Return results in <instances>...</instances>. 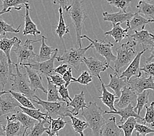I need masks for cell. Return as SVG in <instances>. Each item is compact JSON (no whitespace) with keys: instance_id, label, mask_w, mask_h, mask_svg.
I'll list each match as a JSON object with an SVG mask.
<instances>
[{"instance_id":"6da1fadb","label":"cell","mask_w":154,"mask_h":136,"mask_svg":"<svg viewBox=\"0 0 154 136\" xmlns=\"http://www.w3.org/2000/svg\"><path fill=\"white\" fill-rule=\"evenodd\" d=\"M104 111L97 103L90 101L87 107L82 110V115L85 118L94 135H100V131L106 120L104 118Z\"/></svg>"},{"instance_id":"7a4b0ae2","label":"cell","mask_w":154,"mask_h":136,"mask_svg":"<svg viewBox=\"0 0 154 136\" xmlns=\"http://www.w3.org/2000/svg\"><path fill=\"white\" fill-rule=\"evenodd\" d=\"M65 11L70 17L74 25L76 34V41L79 47H82V32L85 20L87 18L85 9L82 5V2L80 0H72V4L68 5Z\"/></svg>"},{"instance_id":"3957f363","label":"cell","mask_w":154,"mask_h":136,"mask_svg":"<svg viewBox=\"0 0 154 136\" xmlns=\"http://www.w3.org/2000/svg\"><path fill=\"white\" fill-rule=\"evenodd\" d=\"M137 45L134 41H129L116 48L117 58L114 61L113 71L119 73L121 69L128 65L133 60L137 54L135 49Z\"/></svg>"},{"instance_id":"277c9868","label":"cell","mask_w":154,"mask_h":136,"mask_svg":"<svg viewBox=\"0 0 154 136\" xmlns=\"http://www.w3.org/2000/svg\"><path fill=\"white\" fill-rule=\"evenodd\" d=\"M13 64L15 66L16 73L10 78L13 82L11 89L10 90L23 94L32 100L35 96V91L31 88L27 74L21 71L19 65L17 63L13 62Z\"/></svg>"},{"instance_id":"5b68a950","label":"cell","mask_w":154,"mask_h":136,"mask_svg":"<svg viewBox=\"0 0 154 136\" xmlns=\"http://www.w3.org/2000/svg\"><path fill=\"white\" fill-rule=\"evenodd\" d=\"M34 98L37 99V100L32 99V101L38 105L42 106L43 110H45L46 113L48 114V115L52 118L57 119L58 117L64 118V117H66L68 112L72 113L71 108L68 107L67 103L64 101H43L36 95H35Z\"/></svg>"},{"instance_id":"8992f818","label":"cell","mask_w":154,"mask_h":136,"mask_svg":"<svg viewBox=\"0 0 154 136\" xmlns=\"http://www.w3.org/2000/svg\"><path fill=\"white\" fill-rule=\"evenodd\" d=\"M93 45L91 43L89 46L86 47H79L78 49L71 48L68 50H65L63 54L60 56H57L56 60L58 62H63L74 68L75 70L79 71L82 59L85 57L87 51L93 49Z\"/></svg>"},{"instance_id":"52a82bcc","label":"cell","mask_w":154,"mask_h":136,"mask_svg":"<svg viewBox=\"0 0 154 136\" xmlns=\"http://www.w3.org/2000/svg\"><path fill=\"white\" fill-rule=\"evenodd\" d=\"M41 40L42 39L38 40L26 39L23 45H20L21 40L17 43L15 49L13 50V52L17 58L18 64L22 65L24 64L32 63L33 62L35 61L37 54L34 53L32 44L41 41Z\"/></svg>"},{"instance_id":"ba28073f","label":"cell","mask_w":154,"mask_h":136,"mask_svg":"<svg viewBox=\"0 0 154 136\" xmlns=\"http://www.w3.org/2000/svg\"><path fill=\"white\" fill-rule=\"evenodd\" d=\"M81 38L82 39H87L88 41L92 43L97 53L100 56H103L109 65L111 62H114L116 60L117 56H115L112 52V48L114 47V45L111 42L106 43L104 41H100V40L91 39L86 35H82Z\"/></svg>"},{"instance_id":"9c48e42d","label":"cell","mask_w":154,"mask_h":136,"mask_svg":"<svg viewBox=\"0 0 154 136\" xmlns=\"http://www.w3.org/2000/svg\"><path fill=\"white\" fill-rule=\"evenodd\" d=\"M127 85L134 92L138 94L146 90H152L154 92V78L152 76L142 75L131 79L127 83Z\"/></svg>"},{"instance_id":"30bf717a","label":"cell","mask_w":154,"mask_h":136,"mask_svg":"<svg viewBox=\"0 0 154 136\" xmlns=\"http://www.w3.org/2000/svg\"><path fill=\"white\" fill-rule=\"evenodd\" d=\"M82 63H84L89 69L91 75L93 77H96L98 79L101 81L100 73L105 71L108 68H110L112 70H114L112 67L109 65L107 62L100 61L94 57H84L82 60Z\"/></svg>"},{"instance_id":"8fae6325","label":"cell","mask_w":154,"mask_h":136,"mask_svg":"<svg viewBox=\"0 0 154 136\" xmlns=\"http://www.w3.org/2000/svg\"><path fill=\"white\" fill-rule=\"evenodd\" d=\"M58 53V49L57 48L56 51L53 54V56L49 60L44 62H37L34 61L32 63L24 64L20 66L28 65L37 71L39 74L42 76H49L52 75L54 69V60H56L57 54Z\"/></svg>"},{"instance_id":"7c38bea8","label":"cell","mask_w":154,"mask_h":136,"mask_svg":"<svg viewBox=\"0 0 154 136\" xmlns=\"http://www.w3.org/2000/svg\"><path fill=\"white\" fill-rule=\"evenodd\" d=\"M14 75L13 73V66L9 64L8 59L5 53L1 50L0 52V85L2 86V90H4V87Z\"/></svg>"},{"instance_id":"4fadbf2b","label":"cell","mask_w":154,"mask_h":136,"mask_svg":"<svg viewBox=\"0 0 154 136\" xmlns=\"http://www.w3.org/2000/svg\"><path fill=\"white\" fill-rule=\"evenodd\" d=\"M146 51V49H143L141 52L137 53L136 56L131 63L128 65V67L122 74L119 76L120 77H125L127 79V81H128L133 77H137L142 75V71L140 70V60L142 54Z\"/></svg>"},{"instance_id":"5bb4252c","label":"cell","mask_w":154,"mask_h":136,"mask_svg":"<svg viewBox=\"0 0 154 136\" xmlns=\"http://www.w3.org/2000/svg\"><path fill=\"white\" fill-rule=\"evenodd\" d=\"M20 104L10 93H7L0 97V116L16 112V107Z\"/></svg>"},{"instance_id":"9a60e30c","label":"cell","mask_w":154,"mask_h":136,"mask_svg":"<svg viewBox=\"0 0 154 136\" xmlns=\"http://www.w3.org/2000/svg\"><path fill=\"white\" fill-rule=\"evenodd\" d=\"M137 94L129 86H127V85L125 86L122 89L120 97L116 99L115 106L119 109L125 107L131 104H133L134 105L137 101Z\"/></svg>"},{"instance_id":"2e32d148","label":"cell","mask_w":154,"mask_h":136,"mask_svg":"<svg viewBox=\"0 0 154 136\" xmlns=\"http://www.w3.org/2000/svg\"><path fill=\"white\" fill-rule=\"evenodd\" d=\"M23 67L25 69L26 72L29 83H30V85L32 89L35 91L36 90H40L43 93L47 94V90L44 87L42 83V76L30 66L23 65Z\"/></svg>"},{"instance_id":"e0dca14e","label":"cell","mask_w":154,"mask_h":136,"mask_svg":"<svg viewBox=\"0 0 154 136\" xmlns=\"http://www.w3.org/2000/svg\"><path fill=\"white\" fill-rule=\"evenodd\" d=\"M133 32L134 34L129 35V37H131L137 44L142 45L143 49L148 50L149 48L151 47L154 41V35L145 30L140 31L135 30Z\"/></svg>"},{"instance_id":"ac0fdd59","label":"cell","mask_w":154,"mask_h":136,"mask_svg":"<svg viewBox=\"0 0 154 136\" xmlns=\"http://www.w3.org/2000/svg\"><path fill=\"white\" fill-rule=\"evenodd\" d=\"M109 83L105 84L106 88H110L114 91L116 97L118 98L122 94V90L125 86L127 85V81L125 77H120L119 73H115L109 74Z\"/></svg>"},{"instance_id":"d6986e66","label":"cell","mask_w":154,"mask_h":136,"mask_svg":"<svg viewBox=\"0 0 154 136\" xmlns=\"http://www.w3.org/2000/svg\"><path fill=\"white\" fill-rule=\"evenodd\" d=\"M11 119L19 120L21 123L23 128V136L26 135L28 133V131L30 130L34 126V125L38 122V120L32 118L31 116L27 115L26 113H25L22 111H16V113L13 114L11 117Z\"/></svg>"},{"instance_id":"ffe728a7","label":"cell","mask_w":154,"mask_h":136,"mask_svg":"<svg viewBox=\"0 0 154 136\" xmlns=\"http://www.w3.org/2000/svg\"><path fill=\"white\" fill-rule=\"evenodd\" d=\"M134 13L123 12V11L119 10V12L114 13H109L108 12L102 13L103 20L105 22L111 23L112 25L117 23H124L129 20L133 17Z\"/></svg>"},{"instance_id":"44dd1931","label":"cell","mask_w":154,"mask_h":136,"mask_svg":"<svg viewBox=\"0 0 154 136\" xmlns=\"http://www.w3.org/2000/svg\"><path fill=\"white\" fill-rule=\"evenodd\" d=\"M26 9L25 14L23 15L24 18V28L23 29V34L24 36L30 35L35 37L36 35H38L41 34V32H40L38 29L37 26L32 21L30 18V5L28 3L24 5Z\"/></svg>"},{"instance_id":"7402d4cb","label":"cell","mask_w":154,"mask_h":136,"mask_svg":"<svg viewBox=\"0 0 154 136\" xmlns=\"http://www.w3.org/2000/svg\"><path fill=\"white\" fill-rule=\"evenodd\" d=\"M123 130L116 123L115 116H111L106 121L100 131V136H122L123 134Z\"/></svg>"},{"instance_id":"603a6c76","label":"cell","mask_w":154,"mask_h":136,"mask_svg":"<svg viewBox=\"0 0 154 136\" xmlns=\"http://www.w3.org/2000/svg\"><path fill=\"white\" fill-rule=\"evenodd\" d=\"M152 23H154L153 20L143 17L138 13H136L133 17L127 22V26L130 30L140 31L144 30L146 25Z\"/></svg>"},{"instance_id":"cb8c5ba5","label":"cell","mask_w":154,"mask_h":136,"mask_svg":"<svg viewBox=\"0 0 154 136\" xmlns=\"http://www.w3.org/2000/svg\"><path fill=\"white\" fill-rule=\"evenodd\" d=\"M134 107L133 105V104H131L128 106L119 109V110H117L116 111H104V114L119 115L121 116V119L119 121L121 124L124 123L131 116H134V117H136V118L142 120L143 118H142L140 115H138V114L134 111Z\"/></svg>"},{"instance_id":"d4e9b609","label":"cell","mask_w":154,"mask_h":136,"mask_svg":"<svg viewBox=\"0 0 154 136\" xmlns=\"http://www.w3.org/2000/svg\"><path fill=\"white\" fill-rule=\"evenodd\" d=\"M129 28L128 27L126 29H123L121 26V23H117L113 25L111 30L106 32L104 33V35L112 37L114 39L116 43H119L122 42L123 39L129 38Z\"/></svg>"},{"instance_id":"484cf974","label":"cell","mask_w":154,"mask_h":136,"mask_svg":"<svg viewBox=\"0 0 154 136\" xmlns=\"http://www.w3.org/2000/svg\"><path fill=\"white\" fill-rule=\"evenodd\" d=\"M101 83V95L98 98L100 99L101 101L103 103L104 105L109 109L110 111H116L117 109L115 107V101L117 98L115 94H112L106 89L104 83L102 80Z\"/></svg>"},{"instance_id":"4316f807","label":"cell","mask_w":154,"mask_h":136,"mask_svg":"<svg viewBox=\"0 0 154 136\" xmlns=\"http://www.w3.org/2000/svg\"><path fill=\"white\" fill-rule=\"evenodd\" d=\"M68 107L71 108L72 114L75 116L78 115L80 110H83L87 107V105L85 102V94L82 91L79 94H75L74 99L69 103Z\"/></svg>"},{"instance_id":"83f0119b","label":"cell","mask_w":154,"mask_h":136,"mask_svg":"<svg viewBox=\"0 0 154 136\" xmlns=\"http://www.w3.org/2000/svg\"><path fill=\"white\" fill-rule=\"evenodd\" d=\"M19 41L20 39H18L17 37H13L11 39H7L6 37H3L2 39H0V50L5 53L8 59L9 65L11 66L13 65V62L11 58V50L13 47L15 46Z\"/></svg>"},{"instance_id":"f1b7e54d","label":"cell","mask_w":154,"mask_h":136,"mask_svg":"<svg viewBox=\"0 0 154 136\" xmlns=\"http://www.w3.org/2000/svg\"><path fill=\"white\" fill-rule=\"evenodd\" d=\"M47 38L45 36H42L41 40V47H40L39 53L35 57V61L44 62L49 60L52 57V55L56 51V49H53L52 47L48 46L45 43Z\"/></svg>"},{"instance_id":"f546056e","label":"cell","mask_w":154,"mask_h":136,"mask_svg":"<svg viewBox=\"0 0 154 136\" xmlns=\"http://www.w3.org/2000/svg\"><path fill=\"white\" fill-rule=\"evenodd\" d=\"M48 118L49 120V130L46 131V134L49 136H58L59 131L65 127L67 122L64 121L63 118H61V117L54 119L49 116Z\"/></svg>"},{"instance_id":"4dcf8cb0","label":"cell","mask_w":154,"mask_h":136,"mask_svg":"<svg viewBox=\"0 0 154 136\" xmlns=\"http://www.w3.org/2000/svg\"><path fill=\"white\" fill-rule=\"evenodd\" d=\"M58 13H59V20H58V24L55 26L56 28V34L58 36L61 41L62 42V44H63L64 46V50H66L65 47V44L63 41V38L65 34H68L69 33V27L66 24L65 20H64V14H63V9L62 7L59 6V8H58Z\"/></svg>"},{"instance_id":"1f68e13d","label":"cell","mask_w":154,"mask_h":136,"mask_svg":"<svg viewBox=\"0 0 154 136\" xmlns=\"http://www.w3.org/2000/svg\"><path fill=\"white\" fill-rule=\"evenodd\" d=\"M7 122L5 126V135L15 136L23 135L22 129H23L21 123L17 120L11 119L9 116L6 117Z\"/></svg>"},{"instance_id":"d6a6232c","label":"cell","mask_w":154,"mask_h":136,"mask_svg":"<svg viewBox=\"0 0 154 136\" xmlns=\"http://www.w3.org/2000/svg\"><path fill=\"white\" fill-rule=\"evenodd\" d=\"M66 116L69 117L71 120V125L76 134L80 135L81 136H84V130L89 128V125L85 121L82 120L77 118L76 116L72 115V113L68 112Z\"/></svg>"},{"instance_id":"836d02e7","label":"cell","mask_w":154,"mask_h":136,"mask_svg":"<svg viewBox=\"0 0 154 136\" xmlns=\"http://www.w3.org/2000/svg\"><path fill=\"white\" fill-rule=\"evenodd\" d=\"M47 81V101H63L59 94L58 87L51 80L49 76H46Z\"/></svg>"},{"instance_id":"e575fe53","label":"cell","mask_w":154,"mask_h":136,"mask_svg":"<svg viewBox=\"0 0 154 136\" xmlns=\"http://www.w3.org/2000/svg\"><path fill=\"white\" fill-rule=\"evenodd\" d=\"M138 12L139 14H144V17L154 22V5L149 4V3L139 1L137 5Z\"/></svg>"},{"instance_id":"d590c367","label":"cell","mask_w":154,"mask_h":136,"mask_svg":"<svg viewBox=\"0 0 154 136\" xmlns=\"http://www.w3.org/2000/svg\"><path fill=\"white\" fill-rule=\"evenodd\" d=\"M19 107L21 109V111L26 113L32 118L35 119L38 121H41L42 120H49L48 118V114L47 113H42L40 109H31V108H26L24 107L21 106L20 105L19 106Z\"/></svg>"},{"instance_id":"8d00e7d4","label":"cell","mask_w":154,"mask_h":136,"mask_svg":"<svg viewBox=\"0 0 154 136\" xmlns=\"http://www.w3.org/2000/svg\"><path fill=\"white\" fill-rule=\"evenodd\" d=\"M149 90H146L143 91L142 92L137 94V104H136V106L134 107V110L138 115H140L143 108L146 105L148 104L149 100Z\"/></svg>"},{"instance_id":"74e56055","label":"cell","mask_w":154,"mask_h":136,"mask_svg":"<svg viewBox=\"0 0 154 136\" xmlns=\"http://www.w3.org/2000/svg\"><path fill=\"white\" fill-rule=\"evenodd\" d=\"M138 119L136 117L131 116L124 123L119 125V127L123 130L125 136H131L133 135V132L134 130L135 125L137 123Z\"/></svg>"},{"instance_id":"f35d334b","label":"cell","mask_w":154,"mask_h":136,"mask_svg":"<svg viewBox=\"0 0 154 136\" xmlns=\"http://www.w3.org/2000/svg\"><path fill=\"white\" fill-rule=\"evenodd\" d=\"M3 3V9L7 10L9 8H14L17 11H20L23 6L28 3V0H2Z\"/></svg>"},{"instance_id":"ab89813d","label":"cell","mask_w":154,"mask_h":136,"mask_svg":"<svg viewBox=\"0 0 154 136\" xmlns=\"http://www.w3.org/2000/svg\"><path fill=\"white\" fill-rule=\"evenodd\" d=\"M49 123V120H42L41 121H38L36 123L34 126L29 131L26 135H31V136H40L42 135L45 132H46L49 130V127H45V124Z\"/></svg>"},{"instance_id":"60d3db41","label":"cell","mask_w":154,"mask_h":136,"mask_svg":"<svg viewBox=\"0 0 154 136\" xmlns=\"http://www.w3.org/2000/svg\"><path fill=\"white\" fill-rule=\"evenodd\" d=\"M9 93L16 99L18 102L21 105V106L24 107L26 108L35 109V107L32 104L30 99L26 96L25 95L19 92H17L13 91L11 90H9Z\"/></svg>"},{"instance_id":"b9f144b4","label":"cell","mask_w":154,"mask_h":136,"mask_svg":"<svg viewBox=\"0 0 154 136\" xmlns=\"http://www.w3.org/2000/svg\"><path fill=\"white\" fill-rule=\"evenodd\" d=\"M20 27L21 25L20 24L18 28H14L12 25L7 24L3 19H0V37H5L7 33H19Z\"/></svg>"},{"instance_id":"7bdbcfd3","label":"cell","mask_w":154,"mask_h":136,"mask_svg":"<svg viewBox=\"0 0 154 136\" xmlns=\"http://www.w3.org/2000/svg\"><path fill=\"white\" fill-rule=\"evenodd\" d=\"M146 115L142 121L144 124H150L154 126V101H152L150 105H145Z\"/></svg>"},{"instance_id":"ee69618b","label":"cell","mask_w":154,"mask_h":136,"mask_svg":"<svg viewBox=\"0 0 154 136\" xmlns=\"http://www.w3.org/2000/svg\"><path fill=\"white\" fill-rule=\"evenodd\" d=\"M109 5L116 7L123 12H127V9L129 7L132 2V0H106Z\"/></svg>"},{"instance_id":"f6af8a7d","label":"cell","mask_w":154,"mask_h":136,"mask_svg":"<svg viewBox=\"0 0 154 136\" xmlns=\"http://www.w3.org/2000/svg\"><path fill=\"white\" fill-rule=\"evenodd\" d=\"M93 81V76L87 71H83L80 76L77 79H74L72 83H79L82 85H88Z\"/></svg>"},{"instance_id":"bcb514c9","label":"cell","mask_w":154,"mask_h":136,"mask_svg":"<svg viewBox=\"0 0 154 136\" xmlns=\"http://www.w3.org/2000/svg\"><path fill=\"white\" fill-rule=\"evenodd\" d=\"M134 130L137 132V135L146 136L149 134L154 133V130L150 128L149 126H147L146 124H141L139 123L136 124Z\"/></svg>"},{"instance_id":"7dc6e473","label":"cell","mask_w":154,"mask_h":136,"mask_svg":"<svg viewBox=\"0 0 154 136\" xmlns=\"http://www.w3.org/2000/svg\"><path fill=\"white\" fill-rule=\"evenodd\" d=\"M58 90L62 100L66 102L68 105L69 103L72 101V99L70 98V95H69L68 87H66L65 84H63V85L58 87Z\"/></svg>"},{"instance_id":"c3c4849f","label":"cell","mask_w":154,"mask_h":136,"mask_svg":"<svg viewBox=\"0 0 154 136\" xmlns=\"http://www.w3.org/2000/svg\"><path fill=\"white\" fill-rule=\"evenodd\" d=\"M141 71L146 73V74L153 77L154 78V62H146V64L140 68Z\"/></svg>"},{"instance_id":"681fc988","label":"cell","mask_w":154,"mask_h":136,"mask_svg":"<svg viewBox=\"0 0 154 136\" xmlns=\"http://www.w3.org/2000/svg\"><path fill=\"white\" fill-rule=\"evenodd\" d=\"M62 78L65 81V86L68 87V86L72 84V82L75 79L72 75V69L71 68H69L67 71L62 75Z\"/></svg>"},{"instance_id":"f907efd6","label":"cell","mask_w":154,"mask_h":136,"mask_svg":"<svg viewBox=\"0 0 154 136\" xmlns=\"http://www.w3.org/2000/svg\"><path fill=\"white\" fill-rule=\"evenodd\" d=\"M49 77H50L51 80L52 81V83L55 84L57 87L63 85V84H65V81L64 80L63 78H62V77L59 74H57V75L52 74V75H49Z\"/></svg>"},{"instance_id":"816d5d0a","label":"cell","mask_w":154,"mask_h":136,"mask_svg":"<svg viewBox=\"0 0 154 136\" xmlns=\"http://www.w3.org/2000/svg\"><path fill=\"white\" fill-rule=\"evenodd\" d=\"M68 68H69L68 64L63 63L62 64L60 65L59 66H58L57 68H54V72L56 73H58V74H59V75L62 76L67 71Z\"/></svg>"},{"instance_id":"f5cc1de1","label":"cell","mask_w":154,"mask_h":136,"mask_svg":"<svg viewBox=\"0 0 154 136\" xmlns=\"http://www.w3.org/2000/svg\"><path fill=\"white\" fill-rule=\"evenodd\" d=\"M53 4L62 7L65 11L69 5V0H53Z\"/></svg>"},{"instance_id":"db71d44e","label":"cell","mask_w":154,"mask_h":136,"mask_svg":"<svg viewBox=\"0 0 154 136\" xmlns=\"http://www.w3.org/2000/svg\"><path fill=\"white\" fill-rule=\"evenodd\" d=\"M148 50H149V52H150V56L146 59V62H149L152 59H154V41L152 44L151 47L149 48Z\"/></svg>"},{"instance_id":"11a10c76","label":"cell","mask_w":154,"mask_h":136,"mask_svg":"<svg viewBox=\"0 0 154 136\" xmlns=\"http://www.w3.org/2000/svg\"><path fill=\"white\" fill-rule=\"evenodd\" d=\"M0 135H5V126L2 121H0Z\"/></svg>"},{"instance_id":"9f6ffc18","label":"cell","mask_w":154,"mask_h":136,"mask_svg":"<svg viewBox=\"0 0 154 136\" xmlns=\"http://www.w3.org/2000/svg\"><path fill=\"white\" fill-rule=\"evenodd\" d=\"M11 10H12V8H9V9H7V10H2V11H0V16H2V14H5V13H7L11 12Z\"/></svg>"},{"instance_id":"6f0895ef","label":"cell","mask_w":154,"mask_h":136,"mask_svg":"<svg viewBox=\"0 0 154 136\" xmlns=\"http://www.w3.org/2000/svg\"><path fill=\"white\" fill-rule=\"evenodd\" d=\"M7 93H9V90L8 91H4V90L0 91V97H1L2 95L5 94H7Z\"/></svg>"},{"instance_id":"680465c9","label":"cell","mask_w":154,"mask_h":136,"mask_svg":"<svg viewBox=\"0 0 154 136\" xmlns=\"http://www.w3.org/2000/svg\"><path fill=\"white\" fill-rule=\"evenodd\" d=\"M138 1H143V2H149L154 1V0H138Z\"/></svg>"},{"instance_id":"91938a15","label":"cell","mask_w":154,"mask_h":136,"mask_svg":"<svg viewBox=\"0 0 154 136\" xmlns=\"http://www.w3.org/2000/svg\"></svg>"}]
</instances>
